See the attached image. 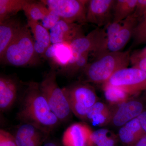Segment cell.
I'll list each match as a JSON object with an SVG mask.
<instances>
[{"mask_svg":"<svg viewBox=\"0 0 146 146\" xmlns=\"http://www.w3.org/2000/svg\"><path fill=\"white\" fill-rule=\"evenodd\" d=\"M27 86L20 99L17 119L21 123L32 125L50 135L60 122L50 108L39 84L29 82Z\"/></svg>","mask_w":146,"mask_h":146,"instance_id":"cell-1","label":"cell"},{"mask_svg":"<svg viewBox=\"0 0 146 146\" xmlns=\"http://www.w3.org/2000/svg\"><path fill=\"white\" fill-rule=\"evenodd\" d=\"M1 63L17 67L37 65L39 55L35 50L34 39L29 28L24 25L6 50Z\"/></svg>","mask_w":146,"mask_h":146,"instance_id":"cell-2","label":"cell"},{"mask_svg":"<svg viewBox=\"0 0 146 146\" xmlns=\"http://www.w3.org/2000/svg\"><path fill=\"white\" fill-rule=\"evenodd\" d=\"M130 56V51L127 50L108 53L96 58L83 70L85 82L104 84L117 71L128 68Z\"/></svg>","mask_w":146,"mask_h":146,"instance_id":"cell-3","label":"cell"},{"mask_svg":"<svg viewBox=\"0 0 146 146\" xmlns=\"http://www.w3.org/2000/svg\"><path fill=\"white\" fill-rule=\"evenodd\" d=\"M56 76L54 70L47 73L39 84V88L52 112L60 122H66L70 119L72 112L63 89L58 84Z\"/></svg>","mask_w":146,"mask_h":146,"instance_id":"cell-4","label":"cell"},{"mask_svg":"<svg viewBox=\"0 0 146 146\" xmlns=\"http://www.w3.org/2000/svg\"><path fill=\"white\" fill-rule=\"evenodd\" d=\"M63 89L72 113L80 119L86 121L89 108L98 101L95 89L86 83L76 84Z\"/></svg>","mask_w":146,"mask_h":146,"instance_id":"cell-5","label":"cell"},{"mask_svg":"<svg viewBox=\"0 0 146 146\" xmlns=\"http://www.w3.org/2000/svg\"><path fill=\"white\" fill-rule=\"evenodd\" d=\"M49 9L54 11L62 20L69 23L82 25L87 23L86 0H43Z\"/></svg>","mask_w":146,"mask_h":146,"instance_id":"cell-6","label":"cell"},{"mask_svg":"<svg viewBox=\"0 0 146 146\" xmlns=\"http://www.w3.org/2000/svg\"><path fill=\"white\" fill-rule=\"evenodd\" d=\"M124 90L131 95L146 91V72L132 67L120 70L106 82Z\"/></svg>","mask_w":146,"mask_h":146,"instance_id":"cell-7","label":"cell"},{"mask_svg":"<svg viewBox=\"0 0 146 146\" xmlns=\"http://www.w3.org/2000/svg\"><path fill=\"white\" fill-rule=\"evenodd\" d=\"M104 41L103 29L102 28L99 27L92 31L86 36L84 35L73 41L70 44L71 56L66 68L84 54L92 52L95 56L103 46Z\"/></svg>","mask_w":146,"mask_h":146,"instance_id":"cell-8","label":"cell"},{"mask_svg":"<svg viewBox=\"0 0 146 146\" xmlns=\"http://www.w3.org/2000/svg\"><path fill=\"white\" fill-rule=\"evenodd\" d=\"M115 0H90L87 5V23L103 27L112 22Z\"/></svg>","mask_w":146,"mask_h":146,"instance_id":"cell-9","label":"cell"},{"mask_svg":"<svg viewBox=\"0 0 146 146\" xmlns=\"http://www.w3.org/2000/svg\"><path fill=\"white\" fill-rule=\"evenodd\" d=\"M138 21V18L133 14L123 21L122 25L119 30L108 42L98 57L108 53L122 51V50L132 37Z\"/></svg>","mask_w":146,"mask_h":146,"instance_id":"cell-10","label":"cell"},{"mask_svg":"<svg viewBox=\"0 0 146 146\" xmlns=\"http://www.w3.org/2000/svg\"><path fill=\"white\" fill-rule=\"evenodd\" d=\"M52 44L60 43L70 44L74 40L84 36L82 25L69 23L60 20L50 30Z\"/></svg>","mask_w":146,"mask_h":146,"instance_id":"cell-11","label":"cell"},{"mask_svg":"<svg viewBox=\"0 0 146 146\" xmlns=\"http://www.w3.org/2000/svg\"><path fill=\"white\" fill-rule=\"evenodd\" d=\"M13 136L18 146H42L49 134L27 123H21Z\"/></svg>","mask_w":146,"mask_h":146,"instance_id":"cell-12","label":"cell"},{"mask_svg":"<svg viewBox=\"0 0 146 146\" xmlns=\"http://www.w3.org/2000/svg\"><path fill=\"white\" fill-rule=\"evenodd\" d=\"M145 110L144 105L141 101L127 100L119 105L112 112L110 122L113 125L121 127L133 119L138 118Z\"/></svg>","mask_w":146,"mask_h":146,"instance_id":"cell-13","label":"cell"},{"mask_svg":"<svg viewBox=\"0 0 146 146\" xmlns=\"http://www.w3.org/2000/svg\"><path fill=\"white\" fill-rule=\"evenodd\" d=\"M93 131L89 126L82 123H74L63 133V146H93L91 135Z\"/></svg>","mask_w":146,"mask_h":146,"instance_id":"cell-14","label":"cell"},{"mask_svg":"<svg viewBox=\"0 0 146 146\" xmlns=\"http://www.w3.org/2000/svg\"><path fill=\"white\" fill-rule=\"evenodd\" d=\"M19 83L11 77L1 75L0 76V110L7 112L11 109L18 98Z\"/></svg>","mask_w":146,"mask_h":146,"instance_id":"cell-15","label":"cell"},{"mask_svg":"<svg viewBox=\"0 0 146 146\" xmlns=\"http://www.w3.org/2000/svg\"><path fill=\"white\" fill-rule=\"evenodd\" d=\"M70 44H51L47 49L43 57L49 60L52 65L65 70L70 59L71 52Z\"/></svg>","mask_w":146,"mask_h":146,"instance_id":"cell-16","label":"cell"},{"mask_svg":"<svg viewBox=\"0 0 146 146\" xmlns=\"http://www.w3.org/2000/svg\"><path fill=\"white\" fill-rule=\"evenodd\" d=\"M23 26L19 19L14 17L0 22V59Z\"/></svg>","mask_w":146,"mask_h":146,"instance_id":"cell-17","label":"cell"},{"mask_svg":"<svg viewBox=\"0 0 146 146\" xmlns=\"http://www.w3.org/2000/svg\"><path fill=\"white\" fill-rule=\"evenodd\" d=\"M27 25L33 34L35 51L39 55L43 56L52 44L49 32L38 21L27 20Z\"/></svg>","mask_w":146,"mask_h":146,"instance_id":"cell-18","label":"cell"},{"mask_svg":"<svg viewBox=\"0 0 146 146\" xmlns=\"http://www.w3.org/2000/svg\"><path fill=\"white\" fill-rule=\"evenodd\" d=\"M143 127L138 118L131 120L120 127L118 136L121 142L128 146H133L145 136Z\"/></svg>","mask_w":146,"mask_h":146,"instance_id":"cell-19","label":"cell"},{"mask_svg":"<svg viewBox=\"0 0 146 146\" xmlns=\"http://www.w3.org/2000/svg\"><path fill=\"white\" fill-rule=\"evenodd\" d=\"M112 112L104 103L98 101L89 108L86 121L95 126H102L111 122Z\"/></svg>","mask_w":146,"mask_h":146,"instance_id":"cell-20","label":"cell"},{"mask_svg":"<svg viewBox=\"0 0 146 146\" xmlns=\"http://www.w3.org/2000/svg\"><path fill=\"white\" fill-rule=\"evenodd\" d=\"M137 0H117L113 11L112 22L118 23L125 20L134 12Z\"/></svg>","mask_w":146,"mask_h":146,"instance_id":"cell-21","label":"cell"},{"mask_svg":"<svg viewBox=\"0 0 146 146\" xmlns=\"http://www.w3.org/2000/svg\"><path fill=\"white\" fill-rule=\"evenodd\" d=\"M29 0H0V22L14 17L23 10Z\"/></svg>","mask_w":146,"mask_h":146,"instance_id":"cell-22","label":"cell"},{"mask_svg":"<svg viewBox=\"0 0 146 146\" xmlns=\"http://www.w3.org/2000/svg\"><path fill=\"white\" fill-rule=\"evenodd\" d=\"M23 11L27 20L38 21H42L48 15L50 9L42 2L29 0Z\"/></svg>","mask_w":146,"mask_h":146,"instance_id":"cell-23","label":"cell"},{"mask_svg":"<svg viewBox=\"0 0 146 146\" xmlns=\"http://www.w3.org/2000/svg\"><path fill=\"white\" fill-rule=\"evenodd\" d=\"M103 90L106 100L112 104H121L131 96L124 90L106 84H103Z\"/></svg>","mask_w":146,"mask_h":146,"instance_id":"cell-24","label":"cell"},{"mask_svg":"<svg viewBox=\"0 0 146 146\" xmlns=\"http://www.w3.org/2000/svg\"><path fill=\"white\" fill-rule=\"evenodd\" d=\"M110 132L106 129H100L93 131L91 135L93 146H115V141Z\"/></svg>","mask_w":146,"mask_h":146,"instance_id":"cell-25","label":"cell"},{"mask_svg":"<svg viewBox=\"0 0 146 146\" xmlns=\"http://www.w3.org/2000/svg\"><path fill=\"white\" fill-rule=\"evenodd\" d=\"M132 37V46L146 44V13L138 19Z\"/></svg>","mask_w":146,"mask_h":146,"instance_id":"cell-26","label":"cell"},{"mask_svg":"<svg viewBox=\"0 0 146 146\" xmlns=\"http://www.w3.org/2000/svg\"><path fill=\"white\" fill-rule=\"evenodd\" d=\"M89 54L86 53L78 56L74 63L65 69V72L69 75L73 76L81 70H84L88 64Z\"/></svg>","mask_w":146,"mask_h":146,"instance_id":"cell-27","label":"cell"},{"mask_svg":"<svg viewBox=\"0 0 146 146\" xmlns=\"http://www.w3.org/2000/svg\"><path fill=\"white\" fill-rule=\"evenodd\" d=\"M61 19L60 16L56 12L50 9L48 15L42 20L40 23L45 29L50 30Z\"/></svg>","mask_w":146,"mask_h":146,"instance_id":"cell-28","label":"cell"},{"mask_svg":"<svg viewBox=\"0 0 146 146\" xmlns=\"http://www.w3.org/2000/svg\"><path fill=\"white\" fill-rule=\"evenodd\" d=\"M130 63L132 67L140 69L146 72V56L136 53L131 54Z\"/></svg>","mask_w":146,"mask_h":146,"instance_id":"cell-29","label":"cell"},{"mask_svg":"<svg viewBox=\"0 0 146 146\" xmlns=\"http://www.w3.org/2000/svg\"><path fill=\"white\" fill-rule=\"evenodd\" d=\"M0 146H18L13 134L4 129L0 130Z\"/></svg>","mask_w":146,"mask_h":146,"instance_id":"cell-30","label":"cell"},{"mask_svg":"<svg viewBox=\"0 0 146 146\" xmlns=\"http://www.w3.org/2000/svg\"><path fill=\"white\" fill-rule=\"evenodd\" d=\"M146 13V0H137L133 15L138 20Z\"/></svg>","mask_w":146,"mask_h":146,"instance_id":"cell-31","label":"cell"},{"mask_svg":"<svg viewBox=\"0 0 146 146\" xmlns=\"http://www.w3.org/2000/svg\"><path fill=\"white\" fill-rule=\"evenodd\" d=\"M146 135V110H145L138 117Z\"/></svg>","mask_w":146,"mask_h":146,"instance_id":"cell-32","label":"cell"},{"mask_svg":"<svg viewBox=\"0 0 146 146\" xmlns=\"http://www.w3.org/2000/svg\"><path fill=\"white\" fill-rule=\"evenodd\" d=\"M42 146H62L59 143L53 140H49L48 139L45 141Z\"/></svg>","mask_w":146,"mask_h":146,"instance_id":"cell-33","label":"cell"},{"mask_svg":"<svg viewBox=\"0 0 146 146\" xmlns=\"http://www.w3.org/2000/svg\"><path fill=\"white\" fill-rule=\"evenodd\" d=\"M133 146H146V135L141 138Z\"/></svg>","mask_w":146,"mask_h":146,"instance_id":"cell-34","label":"cell"},{"mask_svg":"<svg viewBox=\"0 0 146 146\" xmlns=\"http://www.w3.org/2000/svg\"><path fill=\"white\" fill-rule=\"evenodd\" d=\"M135 52L139 54L146 56V47L143 48V49L140 50L136 51Z\"/></svg>","mask_w":146,"mask_h":146,"instance_id":"cell-35","label":"cell"}]
</instances>
